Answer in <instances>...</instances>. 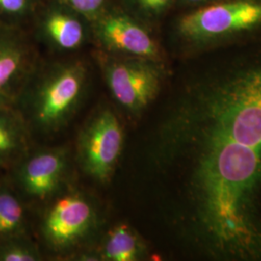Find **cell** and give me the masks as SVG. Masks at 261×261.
<instances>
[{"instance_id":"obj_7","label":"cell","mask_w":261,"mask_h":261,"mask_svg":"<svg viewBox=\"0 0 261 261\" xmlns=\"http://www.w3.org/2000/svg\"><path fill=\"white\" fill-rule=\"evenodd\" d=\"M91 202L81 194L60 196L51 204L43 224L47 242L56 250H63L81 242L96 224Z\"/></svg>"},{"instance_id":"obj_3","label":"cell","mask_w":261,"mask_h":261,"mask_svg":"<svg viewBox=\"0 0 261 261\" xmlns=\"http://www.w3.org/2000/svg\"><path fill=\"white\" fill-rule=\"evenodd\" d=\"M101 62L112 98L124 111L138 114L158 95L164 79L161 60L107 54Z\"/></svg>"},{"instance_id":"obj_9","label":"cell","mask_w":261,"mask_h":261,"mask_svg":"<svg viewBox=\"0 0 261 261\" xmlns=\"http://www.w3.org/2000/svg\"><path fill=\"white\" fill-rule=\"evenodd\" d=\"M28 121L16 103L0 105V170L8 172L31 151Z\"/></svg>"},{"instance_id":"obj_1","label":"cell","mask_w":261,"mask_h":261,"mask_svg":"<svg viewBox=\"0 0 261 261\" xmlns=\"http://www.w3.org/2000/svg\"><path fill=\"white\" fill-rule=\"evenodd\" d=\"M87 71L80 61L47 68L35 82L25 84L17 107L33 130L54 132L65 126L82 102Z\"/></svg>"},{"instance_id":"obj_2","label":"cell","mask_w":261,"mask_h":261,"mask_svg":"<svg viewBox=\"0 0 261 261\" xmlns=\"http://www.w3.org/2000/svg\"><path fill=\"white\" fill-rule=\"evenodd\" d=\"M174 31L187 46L198 49L258 35L261 0H216L185 10Z\"/></svg>"},{"instance_id":"obj_12","label":"cell","mask_w":261,"mask_h":261,"mask_svg":"<svg viewBox=\"0 0 261 261\" xmlns=\"http://www.w3.org/2000/svg\"><path fill=\"white\" fill-rule=\"evenodd\" d=\"M141 244L138 235L127 224L115 225L108 232L102 243L99 257L101 260H138Z\"/></svg>"},{"instance_id":"obj_16","label":"cell","mask_w":261,"mask_h":261,"mask_svg":"<svg viewBox=\"0 0 261 261\" xmlns=\"http://www.w3.org/2000/svg\"><path fill=\"white\" fill-rule=\"evenodd\" d=\"M32 0H0V10L13 15H19L27 12Z\"/></svg>"},{"instance_id":"obj_8","label":"cell","mask_w":261,"mask_h":261,"mask_svg":"<svg viewBox=\"0 0 261 261\" xmlns=\"http://www.w3.org/2000/svg\"><path fill=\"white\" fill-rule=\"evenodd\" d=\"M34 72V55L28 43L0 36V105L16 103Z\"/></svg>"},{"instance_id":"obj_10","label":"cell","mask_w":261,"mask_h":261,"mask_svg":"<svg viewBox=\"0 0 261 261\" xmlns=\"http://www.w3.org/2000/svg\"><path fill=\"white\" fill-rule=\"evenodd\" d=\"M54 8L48 10L42 21L45 37L49 43L61 50H74L81 47L85 40V28L82 19L73 10Z\"/></svg>"},{"instance_id":"obj_11","label":"cell","mask_w":261,"mask_h":261,"mask_svg":"<svg viewBox=\"0 0 261 261\" xmlns=\"http://www.w3.org/2000/svg\"><path fill=\"white\" fill-rule=\"evenodd\" d=\"M28 231L24 199L19 196L7 177L3 176L0 178V240L25 235Z\"/></svg>"},{"instance_id":"obj_15","label":"cell","mask_w":261,"mask_h":261,"mask_svg":"<svg viewBox=\"0 0 261 261\" xmlns=\"http://www.w3.org/2000/svg\"><path fill=\"white\" fill-rule=\"evenodd\" d=\"M107 0H60V2L73 10L80 16L86 19H94L103 12Z\"/></svg>"},{"instance_id":"obj_14","label":"cell","mask_w":261,"mask_h":261,"mask_svg":"<svg viewBox=\"0 0 261 261\" xmlns=\"http://www.w3.org/2000/svg\"><path fill=\"white\" fill-rule=\"evenodd\" d=\"M38 260H41V253L28 234L0 240V261Z\"/></svg>"},{"instance_id":"obj_13","label":"cell","mask_w":261,"mask_h":261,"mask_svg":"<svg viewBox=\"0 0 261 261\" xmlns=\"http://www.w3.org/2000/svg\"><path fill=\"white\" fill-rule=\"evenodd\" d=\"M129 13L142 23L152 28L167 16L177 0H125Z\"/></svg>"},{"instance_id":"obj_4","label":"cell","mask_w":261,"mask_h":261,"mask_svg":"<svg viewBox=\"0 0 261 261\" xmlns=\"http://www.w3.org/2000/svg\"><path fill=\"white\" fill-rule=\"evenodd\" d=\"M124 144V130L116 113L103 108L86 122L77 140V158L85 173L96 181L111 180Z\"/></svg>"},{"instance_id":"obj_5","label":"cell","mask_w":261,"mask_h":261,"mask_svg":"<svg viewBox=\"0 0 261 261\" xmlns=\"http://www.w3.org/2000/svg\"><path fill=\"white\" fill-rule=\"evenodd\" d=\"M94 34L110 55L161 60L158 42L151 28L128 12H105L94 19Z\"/></svg>"},{"instance_id":"obj_17","label":"cell","mask_w":261,"mask_h":261,"mask_svg":"<svg viewBox=\"0 0 261 261\" xmlns=\"http://www.w3.org/2000/svg\"><path fill=\"white\" fill-rule=\"evenodd\" d=\"M214 1L216 0H177L176 7H179L181 9H183V11H185V10L194 9L196 7H200V6L209 4Z\"/></svg>"},{"instance_id":"obj_6","label":"cell","mask_w":261,"mask_h":261,"mask_svg":"<svg viewBox=\"0 0 261 261\" xmlns=\"http://www.w3.org/2000/svg\"><path fill=\"white\" fill-rule=\"evenodd\" d=\"M67 154L62 148L29 152L6 177L23 199L42 200L53 195L64 177Z\"/></svg>"}]
</instances>
